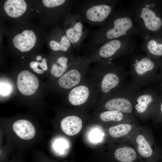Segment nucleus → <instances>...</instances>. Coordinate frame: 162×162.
I'll return each instance as SVG.
<instances>
[{
  "mask_svg": "<svg viewBox=\"0 0 162 162\" xmlns=\"http://www.w3.org/2000/svg\"><path fill=\"white\" fill-rule=\"evenodd\" d=\"M58 143L57 142V144H56V148L58 150L59 149L60 150H61V149H63L64 148L65 149L66 148V146L67 144L66 142L65 141H63V140H60L59 141H58Z\"/></svg>",
  "mask_w": 162,
  "mask_h": 162,
  "instance_id": "26",
  "label": "nucleus"
},
{
  "mask_svg": "<svg viewBox=\"0 0 162 162\" xmlns=\"http://www.w3.org/2000/svg\"><path fill=\"white\" fill-rule=\"evenodd\" d=\"M160 110H161V112H162V103L161 105V106H160Z\"/></svg>",
  "mask_w": 162,
  "mask_h": 162,
  "instance_id": "29",
  "label": "nucleus"
},
{
  "mask_svg": "<svg viewBox=\"0 0 162 162\" xmlns=\"http://www.w3.org/2000/svg\"><path fill=\"white\" fill-rule=\"evenodd\" d=\"M159 62L146 55H136L133 56L130 62L129 73L131 82L138 88L149 87L152 81L153 74Z\"/></svg>",
  "mask_w": 162,
  "mask_h": 162,
  "instance_id": "7",
  "label": "nucleus"
},
{
  "mask_svg": "<svg viewBox=\"0 0 162 162\" xmlns=\"http://www.w3.org/2000/svg\"><path fill=\"white\" fill-rule=\"evenodd\" d=\"M22 58H24V57H22Z\"/></svg>",
  "mask_w": 162,
  "mask_h": 162,
  "instance_id": "30",
  "label": "nucleus"
},
{
  "mask_svg": "<svg viewBox=\"0 0 162 162\" xmlns=\"http://www.w3.org/2000/svg\"><path fill=\"white\" fill-rule=\"evenodd\" d=\"M39 66L44 70H47V66L45 58H44L42 59V62L40 63Z\"/></svg>",
  "mask_w": 162,
  "mask_h": 162,
  "instance_id": "27",
  "label": "nucleus"
},
{
  "mask_svg": "<svg viewBox=\"0 0 162 162\" xmlns=\"http://www.w3.org/2000/svg\"><path fill=\"white\" fill-rule=\"evenodd\" d=\"M68 98L75 106L98 101L99 93L96 80L90 74L88 75L80 84L68 91Z\"/></svg>",
  "mask_w": 162,
  "mask_h": 162,
  "instance_id": "9",
  "label": "nucleus"
},
{
  "mask_svg": "<svg viewBox=\"0 0 162 162\" xmlns=\"http://www.w3.org/2000/svg\"><path fill=\"white\" fill-rule=\"evenodd\" d=\"M37 38L32 30H26L15 35L13 40L14 46L22 52H28L35 46Z\"/></svg>",
  "mask_w": 162,
  "mask_h": 162,
  "instance_id": "14",
  "label": "nucleus"
},
{
  "mask_svg": "<svg viewBox=\"0 0 162 162\" xmlns=\"http://www.w3.org/2000/svg\"><path fill=\"white\" fill-rule=\"evenodd\" d=\"M154 92L149 87L140 88L136 93L134 101L135 108L139 113L146 112L154 100Z\"/></svg>",
  "mask_w": 162,
  "mask_h": 162,
  "instance_id": "13",
  "label": "nucleus"
},
{
  "mask_svg": "<svg viewBox=\"0 0 162 162\" xmlns=\"http://www.w3.org/2000/svg\"><path fill=\"white\" fill-rule=\"evenodd\" d=\"M27 4L24 0H8L4 4V9L9 16L17 18L22 15L27 9Z\"/></svg>",
  "mask_w": 162,
  "mask_h": 162,
  "instance_id": "17",
  "label": "nucleus"
},
{
  "mask_svg": "<svg viewBox=\"0 0 162 162\" xmlns=\"http://www.w3.org/2000/svg\"><path fill=\"white\" fill-rule=\"evenodd\" d=\"M61 126L63 131L67 135L73 136L79 133L82 128V121L79 116L70 115L61 121Z\"/></svg>",
  "mask_w": 162,
  "mask_h": 162,
  "instance_id": "16",
  "label": "nucleus"
},
{
  "mask_svg": "<svg viewBox=\"0 0 162 162\" xmlns=\"http://www.w3.org/2000/svg\"><path fill=\"white\" fill-rule=\"evenodd\" d=\"M120 1L86 0L75 1L74 6L82 22L90 25L104 26Z\"/></svg>",
  "mask_w": 162,
  "mask_h": 162,
  "instance_id": "4",
  "label": "nucleus"
},
{
  "mask_svg": "<svg viewBox=\"0 0 162 162\" xmlns=\"http://www.w3.org/2000/svg\"><path fill=\"white\" fill-rule=\"evenodd\" d=\"M130 6L140 34L162 35V4L160 1L136 0Z\"/></svg>",
  "mask_w": 162,
  "mask_h": 162,
  "instance_id": "2",
  "label": "nucleus"
},
{
  "mask_svg": "<svg viewBox=\"0 0 162 162\" xmlns=\"http://www.w3.org/2000/svg\"><path fill=\"white\" fill-rule=\"evenodd\" d=\"M91 63L88 56H77L70 68L59 78L58 86L68 92L80 84L89 74Z\"/></svg>",
  "mask_w": 162,
  "mask_h": 162,
  "instance_id": "8",
  "label": "nucleus"
},
{
  "mask_svg": "<svg viewBox=\"0 0 162 162\" xmlns=\"http://www.w3.org/2000/svg\"><path fill=\"white\" fill-rule=\"evenodd\" d=\"M114 157L119 162H134L137 155L133 148L125 146L117 149L114 152Z\"/></svg>",
  "mask_w": 162,
  "mask_h": 162,
  "instance_id": "18",
  "label": "nucleus"
},
{
  "mask_svg": "<svg viewBox=\"0 0 162 162\" xmlns=\"http://www.w3.org/2000/svg\"><path fill=\"white\" fill-rule=\"evenodd\" d=\"M139 34L140 30L135 23L131 6L115 8L104 26L92 33L86 50L90 53L111 40Z\"/></svg>",
  "mask_w": 162,
  "mask_h": 162,
  "instance_id": "1",
  "label": "nucleus"
},
{
  "mask_svg": "<svg viewBox=\"0 0 162 162\" xmlns=\"http://www.w3.org/2000/svg\"><path fill=\"white\" fill-rule=\"evenodd\" d=\"M95 63L89 74L97 81L99 98L126 83L128 73L121 64L114 62Z\"/></svg>",
  "mask_w": 162,
  "mask_h": 162,
  "instance_id": "3",
  "label": "nucleus"
},
{
  "mask_svg": "<svg viewBox=\"0 0 162 162\" xmlns=\"http://www.w3.org/2000/svg\"><path fill=\"white\" fill-rule=\"evenodd\" d=\"M100 119L104 122H119L123 118V113L116 110H106L99 115Z\"/></svg>",
  "mask_w": 162,
  "mask_h": 162,
  "instance_id": "21",
  "label": "nucleus"
},
{
  "mask_svg": "<svg viewBox=\"0 0 162 162\" xmlns=\"http://www.w3.org/2000/svg\"><path fill=\"white\" fill-rule=\"evenodd\" d=\"M39 81L37 77L27 70H23L19 74L17 86L20 92L23 94L29 96L33 94L38 89Z\"/></svg>",
  "mask_w": 162,
  "mask_h": 162,
  "instance_id": "12",
  "label": "nucleus"
},
{
  "mask_svg": "<svg viewBox=\"0 0 162 162\" xmlns=\"http://www.w3.org/2000/svg\"><path fill=\"white\" fill-rule=\"evenodd\" d=\"M82 22L80 17L76 13L70 14L65 18L64 33L75 51L80 49L88 34V30Z\"/></svg>",
  "mask_w": 162,
  "mask_h": 162,
  "instance_id": "10",
  "label": "nucleus"
},
{
  "mask_svg": "<svg viewBox=\"0 0 162 162\" xmlns=\"http://www.w3.org/2000/svg\"><path fill=\"white\" fill-rule=\"evenodd\" d=\"M30 66L31 68L36 73L38 74H42L44 73V70L40 69L38 68L37 62H32L30 63Z\"/></svg>",
  "mask_w": 162,
  "mask_h": 162,
  "instance_id": "25",
  "label": "nucleus"
},
{
  "mask_svg": "<svg viewBox=\"0 0 162 162\" xmlns=\"http://www.w3.org/2000/svg\"><path fill=\"white\" fill-rule=\"evenodd\" d=\"M140 89L133 84L126 83L122 86L99 98L98 102L106 110H116L130 113L132 111L135 96Z\"/></svg>",
  "mask_w": 162,
  "mask_h": 162,
  "instance_id": "6",
  "label": "nucleus"
},
{
  "mask_svg": "<svg viewBox=\"0 0 162 162\" xmlns=\"http://www.w3.org/2000/svg\"><path fill=\"white\" fill-rule=\"evenodd\" d=\"M100 132L98 130H92L90 135L91 140L94 142H98L100 140Z\"/></svg>",
  "mask_w": 162,
  "mask_h": 162,
  "instance_id": "24",
  "label": "nucleus"
},
{
  "mask_svg": "<svg viewBox=\"0 0 162 162\" xmlns=\"http://www.w3.org/2000/svg\"><path fill=\"white\" fill-rule=\"evenodd\" d=\"M136 142L138 144V151L141 156L146 158L152 156L153 154L152 149L143 136L141 135H138L136 138Z\"/></svg>",
  "mask_w": 162,
  "mask_h": 162,
  "instance_id": "19",
  "label": "nucleus"
},
{
  "mask_svg": "<svg viewBox=\"0 0 162 162\" xmlns=\"http://www.w3.org/2000/svg\"><path fill=\"white\" fill-rule=\"evenodd\" d=\"M136 36L129 35L106 42L90 52L88 56L92 63L113 62L121 56L128 55L134 50Z\"/></svg>",
  "mask_w": 162,
  "mask_h": 162,
  "instance_id": "5",
  "label": "nucleus"
},
{
  "mask_svg": "<svg viewBox=\"0 0 162 162\" xmlns=\"http://www.w3.org/2000/svg\"><path fill=\"white\" fill-rule=\"evenodd\" d=\"M132 126L130 124H122L110 128L109 133L112 137L118 138L128 134Z\"/></svg>",
  "mask_w": 162,
  "mask_h": 162,
  "instance_id": "20",
  "label": "nucleus"
},
{
  "mask_svg": "<svg viewBox=\"0 0 162 162\" xmlns=\"http://www.w3.org/2000/svg\"><path fill=\"white\" fill-rule=\"evenodd\" d=\"M37 61L38 62V61H40L42 60V57L40 55L36 57Z\"/></svg>",
  "mask_w": 162,
  "mask_h": 162,
  "instance_id": "28",
  "label": "nucleus"
},
{
  "mask_svg": "<svg viewBox=\"0 0 162 162\" xmlns=\"http://www.w3.org/2000/svg\"><path fill=\"white\" fill-rule=\"evenodd\" d=\"M140 35L143 40L141 49L146 55L156 59L162 56V35L145 33Z\"/></svg>",
  "mask_w": 162,
  "mask_h": 162,
  "instance_id": "11",
  "label": "nucleus"
},
{
  "mask_svg": "<svg viewBox=\"0 0 162 162\" xmlns=\"http://www.w3.org/2000/svg\"><path fill=\"white\" fill-rule=\"evenodd\" d=\"M13 128L16 135L20 138L29 140L33 138L35 134V130L32 124L25 119H20L15 122Z\"/></svg>",
  "mask_w": 162,
  "mask_h": 162,
  "instance_id": "15",
  "label": "nucleus"
},
{
  "mask_svg": "<svg viewBox=\"0 0 162 162\" xmlns=\"http://www.w3.org/2000/svg\"><path fill=\"white\" fill-rule=\"evenodd\" d=\"M11 87L10 85L4 83H0V94L6 96L11 92Z\"/></svg>",
  "mask_w": 162,
  "mask_h": 162,
  "instance_id": "23",
  "label": "nucleus"
},
{
  "mask_svg": "<svg viewBox=\"0 0 162 162\" xmlns=\"http://www.w3.org/2000/svg\"><path fill=\"white\" fill-rule=\"evenodd\" d=\"M67 0H43L42 2L46 7L52 8L64 4Z\"/></svg>",
  "mask_w": 162,
  "mask_h": 162,
  "instance_id": "22",
  "label": "nucleus"
}]
</instances>
